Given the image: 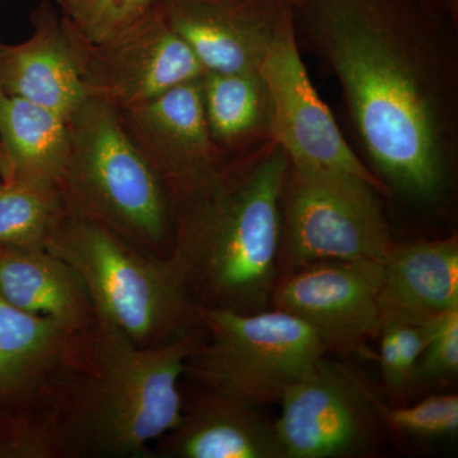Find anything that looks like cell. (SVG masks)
Masks as SVG:
<instances>
[{"label": "cell", "mask_w": 458, "mask_h": 458, "mask_svg": "<svg viewBox=\"0 0 458 458\" xmlns=\"http://www.w3.org/2000/svg\"><path fill=\"white\" fill-rule=\"evenodd\" d=\"M295 17L339 80L379 179L436 197L454 148V57L442 27L450 17L420 0H300Z\"/></svg>", "instance_id": "6da1fadb"}, {"label": "cell", "mask_w": 458, "mask_h": 458, "mask_svg": "<svg viewBox=\"0 0 458 458\" xmlns=\"http://www.w3.org/2000/svg\"><path fill=\"white\" fill-rule=\"evenodd\" d=\"M291 162L270 138L231 155L174 203V247L192 302L270 309L282 267L283 198Z\"/></svg>", "instance_id": "7a4b0ae2"}, {"label": "cell", "mask_w": 458, "mask_h": 458, "mask_svg": "<svg viewBox=\"0 0 458 458\" xmlns=\"http://www.w3.org/2000/svg\"><path fill=\"white\" fill-rule=\"evenodd\" d=\"M204 337L200 327L140 348L96 318L49 393L69 458H156L150 445L182 418L180 379Z\"/></svg>", "instance_id": "3957f363"}, {"label": "cell", "mask_w": 458, "mask_h": 458, "mask_svg": "<svg viewBox=\"0 0 458 458\" xmlns=\"http://www.w3.org/2000/svg\"><path fill=\"white\" fill-rule=\"evenodd\" d=\"M47 249L77 271L96 318L135 345H165L201 327L197 304L171 258L148 254L71 208Z\"/></svg>", "instance_id": "277c9868"}, {"label": "cell", "mask_w": 458, "mask_h": 458, "mask_svg": "<svg viewBox=\"0 0 458 458\" xmlns=\"http://www.w3.org/2000/svg\"><path fill=\"white\" fill-rule=\"evenodd\" d=\"M68 122L71 150L63 189L69 208L148 254L170 258L174 201L129 137L117 107L89 98Z\"/></svg>", "instance_id": "5b68a950"}, {"label": "cell", "mask_w": 458, "mask_h": 458, "mask_svg": "<svg viewBox=\"0 0 458 458\" xmlns=\"http://www.w3.org/2000/svg\"><path fill=\"white\" fill-rule=\"evenodd\" d=\"M197 309L205 337L186 361V375L199 387L246 405L279 403L328 352L311 327L279 310Z\"/></svg>", "instance_id": "8992f818"}, {"label": "cell", "mask_w": 458, "mask_h": 458, "mask_svg": "<svg viewBox=\"0 0 458 458\" xmlns=\"http://www.w3.org/2000/svg\"><path fill=\"white\" fill-rule=\"evenodd\" d=\"M378 194L348 172L291 165L283 198L282 276L318 261H384L394 241Z\"/></svg>", "instance_id": "52a82bcc"}, {"label": "cell", "mask_w": 458, "mask_h": 458, "mask_svg": "<svg viewBox=\"0 0 458 458\" xmlns=\"http://www.w3.org/2000/svg\"><path fill=\"white\" fill-rule=\"evenodd\" d=\"M259 71L267 89V138L284 150L291 165L348 172L379 194L391 192L352 152L316 92L298 50L295 17L283 27Z\"/></svg>", "instance_id": "ba28073f"}, {"label": "cell", "mask_w": 458, "mask_h": 458, "mask_svg": "<svg viewBox=\"0 0 458 458\" xmlns=\"http://www.w3.org/2000/svg\"><path fill=\"white\" fill-rule=\"evenodd\" d=\"M68 38L89 98L117 108L135 106L207 73L156 8L98 44H86L69 33Z\"/></svg>", "instance_id": "9c48e42d"}, {"label": "cell", "mask_w": 458, "mask_h": 458, "mask_svg": "<svg viewBox=\"0 0 458 458\" xmlns=\"http://www.w3.org/2000/svg\"><path fill=\"white\" fill-rule=\"evenodd\" d=\"M276 424L285 458L363 456L381 421L351 369L322 357L280 400Z\"/></svg>", "instance_id": "30bf717a"}, {"label": "cell", "mask_w": 458, "mask_h": 458, "mask_svg": "<svg viewBox=\"0 0 458 458\" xmlns=\"http://www.w3.org/2000/svg\"><path fill=\"white\" fill-rule=\"evenodd\" d=\"M384 261L328 260L280 276L271 309L301 319L328 352L360 351L381 327Z\"/></svg>", "instance_id": "8fae6325"}, {"label": "cell", "mask_w": 458, "mask_h": 458, "mask_svg": "<svg viewBox=\"0 0 458 458\" xmlns=\"http://www.w3.org/2000/svg\"><path fill=\"white\" fill-rule=\"evenodd\" d=\"M155 8L214 73L259 71L295 17L286 0H157Z\"/></svg>", "instance_id": "7c38bea8"}, {"label": "cell", "mask_w": 458, "mask_h": 458, "mask_svg": "<svg viewBox=\"0 0 458 458\" xmlns=\"http://www.w3.org/2000/svg\"><path fill=\"white\" fill-rule=\"evenodd\" d=\"M117 110L129 137L164 181L174 207L229 157L210 137L200 80Z\"/></svg>", "instance_id": "4fadbf2b"}, {"label": "cell", "mask_w": 458, "mask_h": 458, "mask_svg": "<svg viewBox=\"0 0 458 458\" xmlns=\"http://www.w3.org/2000/svg\"><path fill=\"white\" fill-rule=\"evenodd\" d=\"M31 22L27 40L0 42V90L69 120L89 96L59 9L42 2L32 12Z\"/></svg>", "instance_id": "5bb4252c"}, {"label": "cell", "mask_w": 458, "mask_h": 458, "mask_svg": "<svg viewBox=\"0 0 458 458\" xmlns=\"http://www.w3.org/2000/svg\"><path fill=\"white\" fill-rule=\"evenodd\" d=\"M89 330L22 311L0 295V408L47 399Z\"/></svg>", "instance_id": "9a60e30c"}, {"label": "cell", "mask_w": 458, "mask_h": 458, "mask_svg": "<svg viewBox=\"0 0 458 458\" xmlns=\"http://www.w3.org/2000/svg\"><path fill=\"white\" fill-rule=\"evenodd\" d=\"M155 443L156 458H285L276 424L258 408L200 387L179 426Z\"/></svg>", "instance_id": "2e32d148"}, {"label": "cell", "mask_w": 458, "mask_h": 458, "mask_svg": "<svg viewBox=\"0 0 458 458\" xmlns=\"http://www.w3.org/2000/svg\"><path fill=\"white\" fill-rule=\"evenodd\" d=\"M382 264L381 322L436 318L458 310L456 236L394 243Z\"/></svg>", "instance_id": "e0dca14e"}, {"label": "cell", "mask_w": 458, "mask_h": 458, "mask_svg": "<svg viewBox=\"0 0 458 458\" xmlns=\"http://www.w3.org/2000/svg\"><path fill=\"white\" fill-rule=\"evenodd\" d=\"M0 295L22 311L75 330H89L96 322L83 280L44 247L0 245Z\"/></svg>", "instance_id": "ac0fdd59"}, {"label": "cell", "mask_w": 458, "mask_h": 458, "mask_svg": "<svg viewBox=\"0 0 458 458\" xmlns=\"http://www.w3.org/2000/svg\"><path fill=\"white\" fill-rule=\"evenodd\" d=\"M69 150L66 117L0 90V180L63 189Z\"/></svg>", "instance_id": "d6986e66"}, {"label": "cell", "mask_w": 458, "mask_h": 458, "mask_svg": "<svg viewBox=\"0 0 458 458\" xmlns=\"http://www.w3.org/2000/svg\"><path fill=\"white\" fill-rule=\"evenodd\" d=\"M200 83L210 137L225 155L245 150L243 146L260 132L267 137V89L260 71L207 72Z\"/></svg>", "instance_id": "ffe728a7"}, {"label": "cell", "mask_w": 458, "mask_h": 458, "mask_svg": "<svg viewBox=\"0 0 458 458\" xmlns=\"http://www.w3.org/2000/svg\"><path fill=\"white\" fill-rule=\"evenodd\" d=\"M68 209L62 188L0 180V245L47 249Z\"/></svg>", "instance_id": "44dd1931"}, {"label": "cell", "mask_w": 458, "mask_h": 458, "mask_svg": "<svg viewBox=\"0 0 458 458\" xmlns=\"http://www.w3.org/2000/svg\"><path fill=\"white\" fill-rule=\"evenodd\" d=\"M0 458H69L49 397L0 408Z\"/></svg>", "instance_id": "7402d4cb"}, {"label": "cell", "mask_w": 458, "mask_h": 458, "mask_svg": "<svg viewBox=\"0 0 458 458\" xmlns=\"http://www.w3.org/2000/svg\"><path fill=\"white\" fill-rule=\"evenodd\" d=\"M157 0H57L66 32L86 44L106 40L140 21Z\"/></svg>", "instance_id": "603a6c76"}, {"label": "cell", "mask_w": 458, "mask_h": 458, "mask_svg": "<svg viewBox=\"0 0 458 458\" xmlns=\"http://www.w3.org/2000/svg\"><path fill=\"white\" fill-rule=\"evenodd\" d=\"M363 387L381 424L401 436L445 438L458 432L457 394H438L414 406L394 408L379 399L364 379Z\"/></svg>", "instance_id": "cb8c5ba5"}, {"label": "cell", "mask_w": 458, "mask_h": 458, "mask_svg": "<svg viewBox=\"0 0 458 458\" xmlns=\"http://www.w3.org/2000/svg\"><path fill=\"white\" fill-rule=\"evenodd\" d=\"M458 372V310L442 313L418 361L414 382L442 381Z\"/></svg>", "instance_id": "d4e9b609"}, {"label": "cell", "mask_w": 458, "mask_h": 458, "mask_svg": "<svg viewBox=\"0 0 458 458\" xmlns=\"http://www.w3.org/2000/svg\"><path fill=\"white\" fill-rule=\"evenodd\" d=\"M420 2L428 7L433 8L434 11L452 18V20H454V14L457 13L458 0H420Z\"/></svg>", "instance_id": "484cf974"}, {"label": "cell", "mask_w": 458, "mask_h": 458, "mask_svg": "<svg viewBox=\"0 0 458 458\" xmlns=\"http://www.w3.org/2000/svg\"><path fill=\"white\" fill-rule=\"evenodd\" d=\"M286 2L292 3V4H293L295 7V5L298 4V2H300V0H286Z\"/></svg>", "instance_id": "4316f807"}]
</instances>
